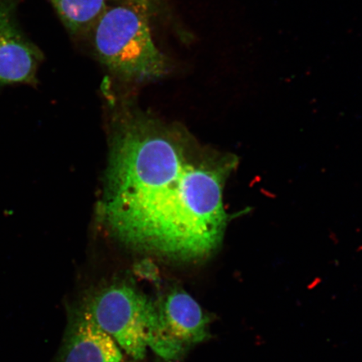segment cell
<instances>
[{
  "instance_id": "cell-1",
  "label": "cell",
  "mask_w": 362,
  "mask_h": 362,
  "mask_svg": "<svg viewBox=\"0 0 362 362\" xmlns=\"http://www.w3.org/2000/svg\"><path fill=\"white\" fill-rule=\"evenodd\" d=\"M238 163L180 131L132 122L113 147L104 220L134 248L177 261L206 259L223 241V189Z\"/></svg>"
},
{
  "instance_id": "cell-2",
  "label": "cell",
  "mask_w": 362,
  "mask_h": 362,
  "mask_svg": "<svg viewBox=\"0 0 362 362\" xmlns=\"http://www.w3.org/2000/svg\"><path fill=\"white\" fill-rule=\"evenodd\" d=\"M95 27V48L113 74L127 80L146 81L160 78L168 71V62L137 8H106Z\"/></svg>"
},
{
  "instance_id": "cell-3",
  "label": "cell",
  "mask_w": 362,
  "mask_h": 362,
  "mask_svg": "<svg viewBox=\"0 0 362 362\" xmlns=\"http://www.w3.org/2000/svg\"><path fill=\"white\" fill-rule=\"evenodd\" d=\"M83 305L134 359L143 360L148 348L163 356L164 341L156 302L138 288L125 282L112 283L95 292Z\"/></svg>"
},
{
  "instance_id": "cell-4",
  "label": "cell",
  "mask_w": 362,
  "mask_h": 362,
  "mask_svg": "<svg viewBox=\"0 0 362 362\" xmlns=\"http://www.w3.org/2000/svg\"><path fill=\"white\" fill-rule=\"evenodd\" d=\"M156 304L164 341L163 359L177 360L189 348L210 338L209 315L183 289H171Z\"/></svg>"
},
{
  "instance_id": "cell-5",
  "label": "cell",
  "mask_w": 362,
  "mask_h": 362,
  "mask_svg": "<svg viewBox=\"0 0 362 362\" xmlns=\"http://www.w3.org/2000/svg\"><path fill=\"white\" fill-rule=\"evenodd\" d=\"M57 362H122L120 347L83 305L71 308Z\"/></svg>"
},
{
  "instance_id": "cell-6",
  "label": "cell",
  "mask_w": 362,
  "mask_h": 362,
  "mask_svg": "<svg viewBox=\"0 0 362 362\" xmlns=\"http://www.w3.org/2000/svg\"><path fill=\"white\" fill-rule=\"evenodd\" d=\"M40 56L0 4V86L35 81Z\"/></svg>"
},
{
  "instance_id": "cell-7",
  "label": "cell",
  "mask_w": 362,
  "mask_h": 362,
  "mask_svg": "<svg viewBox=\"0 0 362 362\" xmlns=\"http://www.w3.org/2000/svg\"><path fill=\"white\" fill-rule=\"evenodd\" d=\"M58 15L72 33H80L97 22L106 10V0H51Z\"/></svg>"
},
{
  "instance_id": "cell-8",
  "label": "cell",
  "mask_w": 362,
  "mask_h": 362,
  "mask_svg": "<svg viewBox=\"0 0 362 362\" xmlns=\"http://www.w3.org/2000/svg\"><path fill=\"white\" fill-rule=\"evenodd\" d=\"M131 4H133L134 6L144 8L146 6L147 0H126Z\"/></svg>"
}]
</instances>
